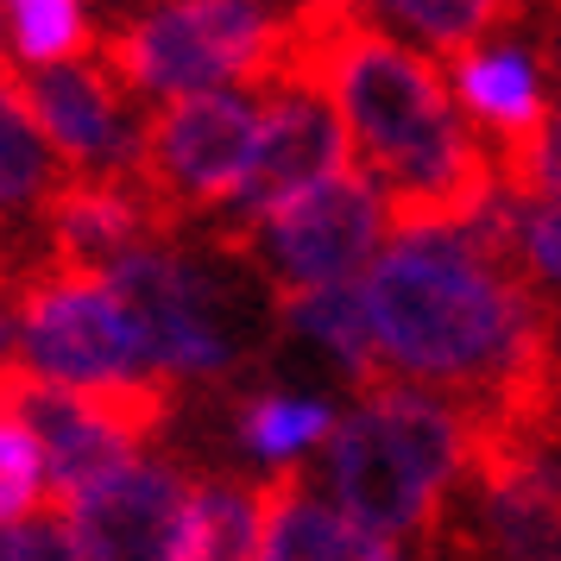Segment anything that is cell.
Returning a JSON list of instances; mask_svg holds the SVG:
<instances>
[{
  "mask_svg": "<svg viewBox=\"0 0 561 561\" xmlns=\"http://www.w3.org/2000/svg\"><path fill=\"white\" fill-rule=\"evenodd\" d=\"M240 89H309L341 114L359 171L379 183L385 233H455L499 196L492 146L460 121L455 89L423 51L373 20L366 0H304Z\"/></svg>",
  "mask_w": 561,
  "mask_h": 561,
  "instance_id": "1",
  "label": "cell"
},
{
  "mask_svg": "<svg viewBox=\"0 0 561 561\" xmlns=\"http://www.w3.org/2000/svg\"><path fill=\"white\" fill-rule=\"evenodd\" d=\"M359 297L385 366L455 391L467 410L524 416L561 373V309L536 278L485 265L460 233H404Z\"/></svg>",
  "mask_w": 561,
  "mask_h": 561,
  "instance_id": "2",
  "label": "cell"
},
{
  "mask_svg": "<svg viewBox=\"0 0 561 561\" xmlns=\"http://www.w3.org/2000/svg\"><path fill=\"white\" fill-rule=\"evenodd\" d=\"M467 473V404L430 385L385 379L334 416L322 442V480L334 505L385 542H435L448 499Z\"/></svg>",
  "mask_w": 561,
  "mask_h": 561,
  "instance_id": "3",
  "label": "cell"
},
{
  "mask_svg": "<svg viewBox=\"0 0 561 561\" xmlns=\"http://www.w3.org/2000/svg\"><path fill=\"white\" fill-rule=\"evenodd\" d=\"M423 561H561V455L467 410V473Z\"/></svg>",
  "mask_w": 561,
  "mask_h": 561,
  "instance_id": "4",
  "label": "cell"
},
{
  "mask_svg": "<svg viewBox=\"0 0 561 561\" xmlns=\"http://www.w3.org/2000/svg\"><path fill=\"white\" fill-rule=\"evenodd\" d=\"M0 391L13 398V410L32 423L38 448H45V505L51 511H64L77 492L107 480L114 467H127L152 435H164L171 410H178V385L164 373L121 385H45L20 359H7Z\"/></svg>",
  "mask_w": 561,
  "mask_h": 561,
  "instance_id": "5",
  "label": "cell"
},
{
  "mask_svg": "<svg viewBox=\"0 0 561 561\" xmlns=\"http://www.w3.org/2000/svg\"><path fill=\"white\" fill-rule=\"evenodd\" d=\"M272 0H164L102 38V70L127 102L208 95L215 82H247L272 45Z\"/></svg>",
  "mask_w": 561,
  "mask_h": 561,
  "instance_id": "6",
  "label": "cell"
},
{
  "mask_svg": "<svg viewBox=\"0 0 561 561\" xmlns=\"http://www.w3.org/2000/svg\"><path fill=\"white\" fill-rule=\"evenodd\" d=\"M13 316H20L13 359L45 385H121L152 373L146 334L102 272L32 265L13 284Z\"/></svg>",
  "mask_w": 561,
  "mask_h": 561,
  "instance_id": "7",
  "label": "cell"
},
{
  "mask_svg": "<svg viewBox=\"0 0 561 561\" xmlns=\"http://www.w3.org/2000/svg\"><path fill=\"white\" fill-rule=\"evenodd\" d=\"M259 114L240 95H178L139 127L133 146V183L164 215V228L183 233L215 221L240 196V178L253 164Z\"/></svg>",
  "mask_w": 561,
  "mask_h": 561,
  "instance_id": "8",
  "label": "cell"
},
{
  "mask_svg": "<svg viewBox=\"0 0 561 561\" xmlns=\"http://www.w3.org/2000/svg\"><path fill=\"white\" fill-rule=\"evenodd\" d=\"M385 240V203L379 183L366 171H341L322 190H309L297 203H284L278 215H265L247 233H215V253L240 259L247 272L272 284V297L290 290H322V284H347L379 253Z\"/></svg>",
  "mask_w": 561,
  "mask_h": 561,
  "instance_id": "9",
  "label": "cell"
},
{
  "mask_svg": "<svg viewBox=\"0 0 561 561\" xmlns=\"http://www.w3.org/2000/svg\"><path fill=\"white\" fill-rule=\"evenodd\" d=\"M102 278L146 334L152 373H164V379L233 373V341L221 334V284L196 259L171 253V247H146V253L114 259Z\"/></svg>",
  "mask_w": 561,
  "mask_h": 561,
  "instance_id": "10",
  "label": "cell"
},
{
  "mask_svg": "<svg viewBox=\"0 0 561 561\" xmlns=\"http://www.w3.org/2000/svg\"><path fill=\"white\" fill-rule=\"evenodd\" d=\"M354 171V146H347V127L322 95L309 89H284V95H265V114H259V139H253V164L240 178V196H233L221 215H215V233H247L259 228L265 215H278L284 203H297L309 190H322L329 178Z\"/></svg>",
  "mask_w": 561,
  "mask_h": 561,
  "instance_id": "11",
  "label": "cell"
},
{
  "mask_svg": "<svg viewBox=\"0 0 561 561\" xmlns=\"http://www.w3.org/2000/svg\"><path fill=\"white\" fill-rule=\"evenodd\" d=\"M196 480L164 460H127L57 511L77 561H183Z\"/></svg>",
  "mask_w": 561,
  "mask_h": 561,
  "instance_id": "12",
  "label": "cell"
},
{
  "mask_svg": "<svg viewBox=\"0 0 561 561\" xmlns=\"http://www.w3.org/2000/svg\"><path fill=\"white\" fill-rule=\"evenodd\" d=\"M0 82L13 89V102L26 107L38 139L70 171H133V146H139L133 102L102 64H82L77 57V64L26 70V64L0 57Z\"/></svg>",
  "mask_w": 561,
  "mask_h": 561,
  "instance_id": "13",
  "label": "cell"
},
{
  "mask_svg": "<svg viewBox=\"0 0 561 561\" xmlns=\"http://www.w3.org/2000/svg\"><path fill=\"white\" fill-rule=\"evenodd\" d=\"M38 221H45V259L38 265H57V272H107L114 259L178 240L164 228V215L146 203V190L133 183V171L57 178V190L38 203Z\"/></svg>",
  "mask_w": 561,
  "mask_h": 561,
  "instance_id": "14",
  "label": "cell"
},
{
  "mask_svg": "<svg viewBox=\"0 0 561 561\" xmlns=\"http://www.w3.org/2000/svg\"><path fill=\"white\" fill-rule=\"evenodd\" d=\"M265 530H259V561H404L398 542L354 524L341 505H322L304 485L297 467H278L259 480Z\"/></svg>",
  "mask_w": 561,
  "mask_h": 561,
  "instance_id": "15",
  "label": "cell"
},
{
  "mask_svg": "<svg viewBox=\"0 0 561 561\" xmlns=\"http://www.w3.org/2000/svg\"><path fill=\"white\" fill-rule=\"evenodd\" d=\"M272 316H278V329L316 341V347L341 366V379L354 385V391H373V385L398 379V373L385 366L379 341H373L366 297H359L354 284H322V290H290V297H272Z\"/></svg>",
  "mask_w": 561,
  "mask_h": 561,
  "instance_id": "16",
  "label": "cell"
},
{
  "mask_svg": "<svg viewBox=\"0 0 561 561\" xmlns=\"http://www.w3.org/2000/svg\"><path fill=\"white\" fill-rule=\"evenodd\" d=\"M455 102L485 127V146H511L549 121V89H542V70H536L524 51H467L455 57Z\"/></svg>",
  "mask_w": 561,
  "mask_h": 561,
  "instance_id": "17",
  "label": "cell"
},
{
  "mask_svg": "<svg viewBox=\"0 0 561 561\" xmlns=\"http://www.w3.org/2000/svg\"><path fill=\"white\" fill-rule=\"evenodd\" d=\"M259 530H265L259 485L196 480V499H190V536H183V561H259Z\"/></svg>",
  "mask_w": 561,
  "mask_h": 561,
  "instance_id": "18",
  "label": "cell"
},
{
  "mask_svg": "<svg viewBox=\"0 0 561 561\" xmlns=\"http://www.w3.org/2000/svg\"><path fill=\"white\" fill-rule=\"evenodd\" d=\"M334 430V410L316 404V398H284V391H259L240 404V448L253 460H265L272 473L278 467H297V460L329 442Z\"/></svg>",
  "mask_w": 561,
  "mask_h": 561,
  "instance_id": "19",
  "label": "cell"
},
{
  "mask_svg": "<svg viewBox=\"0 0 561 561\" xmlns=\"http://www.w3.org/2000/svg\"><path fill=\"white\" fill-rule=\"evenodd\" d=\"M7 45L13 64L51 70V64H77L95 45V26L82 0H7Z\"/></svg>",
  "mask_w": 561,
  "mask_h": 561,
  "instance_id": "20",
  "label": "cell"
},
{
  "mask_svg": "<svg viewBox=\"0 0 561 561\" xmlns=\"http://www.w3.org/2000/svg\"><path fill=\"white\" fill-rule=\"evenodd\" d=\"M57 190V158L26 121V107L13 102V89L0 82V215L7 208L45 203Z\"/></svg>",
  "mask_w": 561,
  "mask_h": 561,
  "instance_id": "21",
  "label": "cell"
},
{
  "mask_svg": "<svg viewBox=\"0 0 561 561\" xmlns=\"http://www.w3.org/2000/svg\"><path fill=\"white\" fill-rule=\"evenodd\" d=\"M38 511H45V448L0 391V524H26Z\"/></svg>",
  "mask_w": 561,
  "mask_h": 561,
  "instance_id": "22",
  "label": "cell"
},
{
  "mask_svg": "<svg viewBox=\"0 0 561 561\" xmlns=\"http://www.w3.org/2000/svg\"><path fill=\"white\" fill-rule=\"evenodd\" d=\"M517 253H524V272L536 284H561V196L556 203H524Z\"/></svg>",
  "mask_w": 561,
  "mask_h": 561,
  "instance_id": "23",
  "label": "cell"
},
{
  "mask_svg": "<svg viewBox=\"0 0 561 561\" xmlns=\"http://www.w3.org/2000/svg\"><path fill=\"white\" fill-rule=\"evenodd\" d=\"M7 542H13V561H77L70 530H64L57 511H38L26 524H7Z\"/></svg>",
  "mask_w": 561,
  "mask_h": 561,
  "instance_id": "24",
  "label": "cell"
},
{
  "mask_svg": "<svg viewBox=\"0 0 561 561\" xmlns=\"http://www.w3.org/2000/svg\"><path fill=\"white\" fill-rule=\"evenodd\" d=\"M530 38H536V64L549 77V102H561V0H530Z\"/></svg>",
  "mask_w": 561,
  "mask_h": 561,
  "instance_id": "25",
  "label": "cell"
},
{
  "mask_svg": "<svg viewBox=\"0 0 561 561\" xmlns=\"http://www.w3.org/2000/svg\"><path fill=\"white\" fill-rule=\"evenodd\" d=\"M13 347H20V316H13V297H0V366L13 359Z\"/></svg>",
  "mask_w": 561,
  "mask_h": 561,
  "instance_id": "26",
  "label": "cell"
},
{
  "mask_svg": "<svg viewBox=\"0 0 561 561\" xmlns=\"http://www.w3.org/2000/svg\"><path fill=\"white\" fill-rule=\"evenodd\" d=\"M13 284H20V272H13V265L0 259V297H13Z\"/></svg>",
  "mask_w": 561,
  "mask_h": 561,
  "instance_id": "27",
  "label": "cell"
},
{
  "mask_svg": "<svg viewBox=\"0 0 561 561\" xmlns=\"http://www.w3.org/2000/svg\"><path fill=\"white\" fill-rule=\"evenodd\" d=\"M0 20H7V0H0Z\"/></svg>",
  "mask_w": 561,
  "mask_h": 561,
  "instance_id": "28",
  "label": "cell"
}]
</instances>
